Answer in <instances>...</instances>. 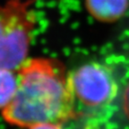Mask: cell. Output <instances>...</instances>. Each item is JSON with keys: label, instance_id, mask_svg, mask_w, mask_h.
Instances as JSON below:
<instances>
[{"label": "cell", "instance_id": "obj_7", "mask_svg": "<svg viewBox=\"0 0 129 129\" xmlns=\"http://www.w3.org/2000/svg\"><path fill=\"white\" fill-rule=\"evenodd\" d=\"M123 109L125 116L129 120V85L125 89L123 96Z\"/></svg>", "mask_w": 129, "mask_h": 129}, {"label": "cell", "instance_id": "obj_5", "mask_svg": "<svg viewBox=\"0 0 129 129\" xmlns=\"http://www.w3.org/2000/svg\"><path fill=\"white\" fill-rule=\"evenodd\" d=\"M19 84L17 71L0 68V111L9 106L16 94Z\"/></svg>", "mask_w": 129, "mask_h": 129}, {"label": "cell", "instance_id": "obj_4", "mask_svg": "<svg viewBox=\"0 0 129 129\" xmlns=\"http://www.w3.org/2000/svg\"><path fill=\"white\" fill-rule=\"evenodd\" d=\"M85 9L95 20L101 22H114L125 15L129 0H84Z\"/></svg>", "mask_w": 129, "mask_h": 129}, {"label": "cell", "instance_id": "obj_6", "mask_svg": "<svg viewBox=\"0 0 129 129\" xmlns=\"http://www.w3.org/2000/svg\"><path fill=\"white\" fill-rule=\"evenodd\" d=\"M27 129H63V127L62 124L47 122V123H40L37 125H31Z\"/></svg>", "mask_w": 129, "mask_h": 129}, {"label": "cell", "instance_id": "obj_2", "mask_svg": "<svg viewBox=\"0 0 129 129\" xmlns=\"http://www.w3.org/2000/svg\"><path fill=\"white\" fill-rule=\"evenodd\" d=\"M38 0H6L0 3V68L18 71L28 59Z\"/></svg>", "mask_w": 129, "mask_h": 129}, {"label": "cell", "instance_id": "obj_1", "mask_svg": "<svg viewBox=\"0 0 129 129\" xmlns=\"http://www.w3.org/2000/svg\"><path fill=\"white\" fill-rule=\"evenodd\" d=\"M19 84L12 102L1 112L9 125L28 128L40 123L63 124L76 116L70 73L52 57L27 59L18 71Z\"/></svg>", "mask_w": 129, "mask_h": 129}, {"label": "cell", "instance_id": "obj_3", "mask_svg": "<svg viewBox=\"0 0 129 129\" xmlns=\"http://www.w3.org/2000/svg\"><path fill=\"white\" fill-rule=\"evenodd\" d=\"M70 82L76 102L90 109L108 108L118 93V84L108 66L91 62L70 73Z\"/></svg>", "mask_w": 129, "mask_h": 129}]
</instances>
